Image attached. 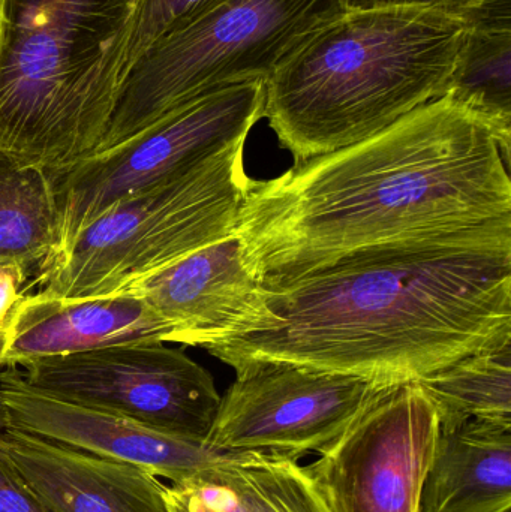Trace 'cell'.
<instances>
[{"mask_svg": "<svg viewBox=\"0 0 511 512\" xmlns=\"http://www.w3.org/2000/svg\"><path fill=\"white\" fill-rule=\"evenodd\" d=\"M27 279V270L17 265H0V327L5 325L14 304L21 297L20 288Z\"/></svg>", "mask_w": 511, "mask_h": 512, "instance_id": "obj_23", "label": "cell"}, {"mask_svg": "<svg viewBox=\"0 0 511 512\" xmlns=\"http://www.w3.org/2000/svg\"><path fill=\"white\" fill-rule=\"evenodd\" d=\"M0 20H2V0H0Z\"/></svg>", "mask_w": 511, "mask_h": 512, "instance_id": "obj_27", "label": "cell"}, {"mask_svg": "<svg viewBox=\"0 0 511 512\" xmlns=\"http://www.w3.org/2000/svg\"><path fill=\"white\" fill-rule=\"evenodd\" d=\"M438 433L416 382L387 385L305 471L330 512H420Z\"/></svg>", "mask_w": 511, "mask_h": 512, "instance_id": "obj_10", "label": "cell"}, {"mask_svg": "<svg viewBox=\"0 0 511 512\" xmlns=\"http://www.w3.org/2000/svg\"><path fill=\"white\" fill-rule=\"evenodd\" d=\"M468 32L447 95L488 120L511 149V0H479L459 11Z\"/></svg>", "mask_w": 511, "mask_h": 512, "instance_id": "obj_17", "label": "cell"}, {"mask_svg": "<svg viewBox=\"0 0 511 512\" xmlns=\"http://www.w3.org/2000/svg\"><path fill=\"white\" fill-rule=\"evenodd\" d=\"M162 340H138L18 367L57 399L110 412L192 441H206L221 394L212 375Z\"/></svg>", "mask_w": 511, "mask_h": 512, "instance_id": "obj_8", "label": "cell"}, {"mask_svg": "<svg viewBox=\"0 0 511 512\" xmlns=\"http://www.w3.org/2000/svg\"><path fill=\"white\" fill-rule=\"evenodd\" d=\"M260 288L234 233L125 292L141 295L158 313L170 328V343L200 346L239 321Z\"/></svg>", "mask_w": 511, "mask_h": 512, "instance_id": "obj_14", "label": "cell"}, {"mask_svg": "<svg viewBox=\"0 0 511 512\" xmlns=\"http://www.w3.org/2000/svg\"><path fill=\"white\" fill-rule=\"evenodd\" d=\"M0 512H54L0 454Z\"/></svg>", "mask_w": 511, "mask_h": 512, "instance_id": "obj_21", "label": "cell"}, {"mask_svg": "<svg viewBox=\"0 0 511 512\" xmlns=\"http://www.w3.org/2000/svg\"><path fill=\"white\" fill-rule=\"evenodd\" d=\"M221 397L207 444L225 453L299 460L320 454L365 411L384 384L284 361H246Z\"/></svg>", "mask_w": 511, "mask_h": 512, "instance_id": "obj_9", "label": "cell"}, {"mask_svg": "<svg viewBox=\"0 0 511 512\" xmlns=\"http://www.w3.org/2000/svg\"><path fill=\"white\" fill-rule=\"evenodd\" d=\"M467 32L461 12H341L270 72L263 117L294 164L368 140L449 93Z\"/></svg>", "mask_w": 511, "mask_h": 512, "instance_id": "obj_3", "label": "cell"}, {"mask_svg": "<svg viewBox=\"0 0 511 512\" xmlns=\"http://www.w3.org/2000/svg\"><path fill=\"white\" fill-rule=\"evenodd\" d=\"M0 393L12 429L137 466L155 477L167 478L173 486H186L236 454L206 441L180 438L120 415L57 399L27 384L18 367L2 369Z\"/></svg>", "mask_w": 511, "mask_h": 512, "instance_id": "obj_11", "label": "cell"}, {"mask_svg": "<svg viewBox=\"0 0 511 512\" xmlns=\"http://www.w3.org/2000/svg\"><path fill=\"white\" fill-rule=\"evenodd\" d=\"M246 140L120 201L62 254L45 259L39 292L56 298L129 291L192 252L236 233L249 179Z\"/></svg>", "mask_w": 511, "mask_h": 512, "instance_id": "obj_5", "label": "cell"}, {"mask_svg": "<svg viewBox=\"0 0 511 512\" xmlns=\"http://www.w3.org/2000/svg\"><path fill=\"white\" fill-rule=\"evenodd\" d=\"M414 382L431 400L440 429L468 420L511 423V343L462 358Z\"/></svg>", "mask_w": 511, "mask_h": 512, "instance_id": "obj_19", "label": "cell"}, {"mask_svg": "<svg viewBox=\"0 0 511 512\" xmlns=\"http://www.w3.org/2000/svg\"><path fill=\"white\" fill-rule=\"evenodd\" d=\"M511 343V224L365 249L261 283L200 348L236 367L284 361L395 385Z\"/></svg>", "mask_w": 511, "mask_h": 512, "instance_id": "obj_1", "label": "cell"}, {"mask_svg": "<svg viewBox=\"0 0 511 512\" xmlns=\"http://www.w3.org/2000/svg\"><path fill=\"white\" fill-rule=\"evenodd\" d=\"M479 0H342L345 11L381 8H429L459 12Z\"/></svg>", "mask_w": 511, "mask_h": 512, "instance_id": "obj_22", "label": "cell"}, {"mask_svg": "<svg viewBox=\"0 0 511 512\" xmlns=\"http://www.w3.org/2000/svg\"><path fill=\"white\" fill-rule=\"evenodd\" d=\"M263 78L222 87L56 174V245L65 252L111 207L246 140L263 119ZM47 258V259H48Z\"/></svg>", "mask_w": 511, "mask_h": 512, "instance_id": "obj_7", "label": "cell"}, {"mask_svg": "<svg viewBox=\"0 0 511 512\" xmlns=\"http://www.w3.org/2000/svg\"><path fill=\"white\" fill-rule=\"evenodd\" d=\"M0 454L54 512H173L167 486L137 466L9 427Z\"/></svg>", "mask_w": 511, "mask_h": 512, "instance_id": "obj_13", "label": "cell"}, {"mask_svg": "<svg viewBox=\"0 0 511 512\" xmlns=\"http://www.w3.org/2000/svg\"><path fill=\"white\" fill-rule=\"evenodd\" d=\"M222 0H141L125 59V77L147 48Z\"/></svg>", "mask_w": 511, "mask_h": 512, "instance_id": "obj_20", "label": "cell"}, {"mask_svg": "<svg viewBox=\"0 0 511 512\" xmlns=\"http://www.w3.org/2000/svg\"><path fill=\"white\" fill-rule=\"evenodd\" d=\"M141 0H2L0 150L59 174L98 150Z\"/></svg>", "mask_w": 511, "mask_h": 512, "instance_id": "obj_4", "label": "cell"}, {"mask_svg": "<svg viewBox=\"0 0 511 512\" xmlns=\"http://www.w3.org/2000/svg\"><path fill=\"white\" fill-rule=\"evenodd\" d=\"M509 161L488 120L443 96L368 140L249 179L240 252L275 283L365 249L511 224Z\"/></svg>", "mask_w": 511, "mask_h": 512, "instance_id": "obj_2", "label": "cell"}, {"mask_svg": "<svg viewBox=\"0 0 511 512\" xmlns=\"http://www.w3.org/2000/svg\"><path fill=\"white\" fill-rule=\"evenodd\" d=\"M9 429V415L6 409L5 402H3L2 393H0V436Z\"/></svg>", "mask_w": 511, "mask_h": 512, "instance_id": "obj_25", "label": "cell"}, {"mask_svg": "<svg viewBox=\"0 0 511 512\" xmlns=\"http://www.w3.org/2000/svg\"><path fill=\"white\" fill-rule=\"evenodd\" d=\"M180 487L212 512H330L305 466L272 454H233Z\"/></svg>", "mask_w": 511, "mask_h": 512, "instance_id": "obj_16", "label": "cell"}, {"mask_svg": "<svg viewBox=\"0 0 511 512\" xmlns=\"http://www.w3.org/2000/svg\"><path fill=\"white\" fill-rule=\"evenodd\" d=\"M344 11L342 0H222L153 42L134 63L96 152L207 93L266 80L303 39Z\"/></svg>", "mask_w": 511, "mask_h": 512, "instance_id": "obj_6", "label": "cell"}, {"mask_svg": "<svg viewBox=\"0 0 511 512\" xmlns=\"http://www.w3.org/2000/svg\"><path fill=\"white\" fill-rule=\"evenodd\" d=\"M170 342L171 331L135 292L84 298L23 294L5 322L2 369L39 358L92 351L138 340Z\"/></svg>", "mask_w": 511, "mask_h": 512, "instance_id": "obj_12", "label": "cell"}, {"mask_svg": "<svg viewBox=\"0 0 511 512\" xmlns=\"http://www.w3.org/2000/svg\"><path fill=\"white\" fill-rule=\"evenodd\" d=\"M167 499L173 512H212L194 493L183 487H167Z\"/></svg>", "mask_w": 511, "mask_h": 512, "instance_id": "obj_24", "label": "cell"}, {"mask_svg": "<svg viewBox=\"0 0 511 512\" xmlns=\"http://www.w3.org/2000/svg\"><path fill=\"white\" fill-rule=\"evenodd\" d=\"M56 174L0 150V265L39 267L56 245Z\"/></svg>", "mask_w": 511, "mask_h": 512, "instance_id": "obj_18", "label": "cell"}, {"mask_svg": "<svg viewBox=\"0 0 511 512\" xmlns=\"http://www.w3.org/2000/svg\"><path fill=\"white\" fill-rule=\"evenodd\" d=\"M511 423L468 420L440 429L420 512H510Z\"/></svg>", "mask_w": 511, "mask_h": 512, "instance_id": "obj_15", "label": "cell"}, {"mask_svg": "<svg viewBox=\"0 0 511 512\" xmlns=\"http://www.w3.org/2000/svg\"><path fill=\"white\" fill-rule=\"evenodd\" d=\"M3 343H5V325L0 327V360H2ZM0 369H2V364H0Z\"/></svg>", "mask_w": 511, "mask_h": 512, "instance_id": "obj_26", "label": "cell"}]
</instances>
